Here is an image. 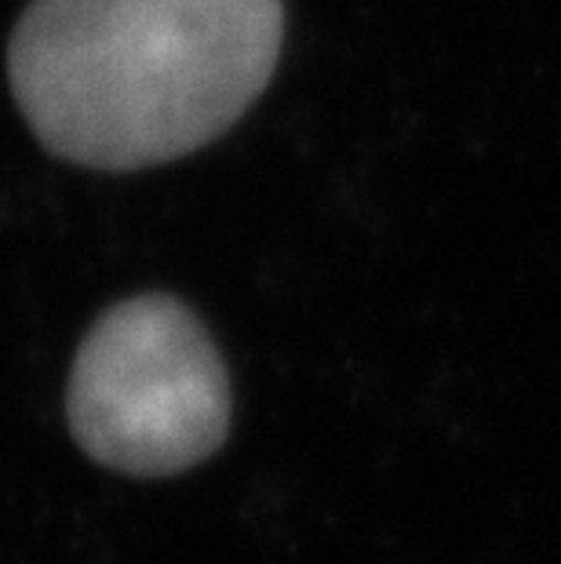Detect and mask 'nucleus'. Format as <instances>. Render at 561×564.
<instances>
[{"label":"nucleus","instance_id":"f257e3e1","mask_svg":"<svg viewBox=\"0 0 561 564\" xmlns=\"http://www.w3.org/2000/svg\"><path fill=\"white\" fill-rule=\"evenodd\" d=\"M281 44V0H33L11 33L8 80L47 153L136 172L241 121Z\"/></svg>","mask_w":561,"mask_h":564},{"label":"nucleus","instance_id":"f03ea898","mask_svg":"<svg viewBox=\"0 0 561 564\" xmlns=\"http://www.w3.org/2000/svg\"><path fill=\"white\" fill-rule=\"evenodd\" d=\"M74 441L106 470L172 477L230 434V379L186 303L150 292L110 306L77 346L66 387Z\"/></svg>","mask_w":561,"mask_h":564}]
</instances>
